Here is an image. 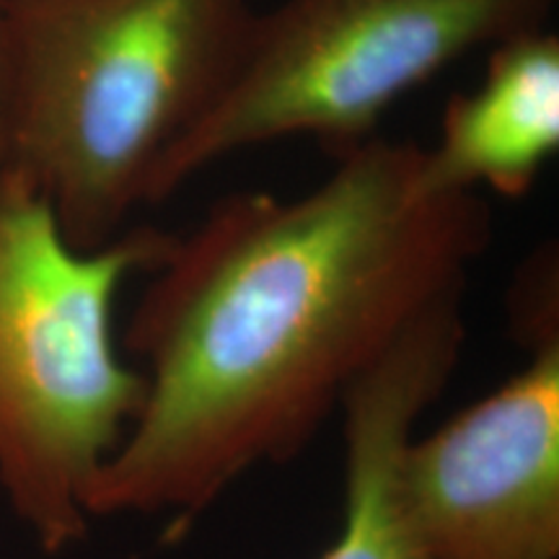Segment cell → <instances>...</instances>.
Returning <instances> with one entry per match:
<instances>
[{
	"label": "cell",
	"mask_w": 559,
	"mask_h": 559,
	"mask_svg": "<svg viewBox=\"0 0 559 559\" xmlns=\"http://www.w3.org/2000/svg\"><path fill=\"white\" fill-rule=\"evenodd\" d=\"M300 198L215 202L151 270L124 347L145 400L88 515L166 519L179 539L260 466L306 449L366 370L466 288L492 218L425 181L423 145L368 138Z\"/></svg>",
	"instance_id": "1"
},
{
	"label": "cell",
	"mask_w": 559,
	"mask_h": 559,
	"mask_svg": "<svg viewBox=\"0 0 559 559\" xmlns=\"http://www.w3.org/2000/svg\"><path fill=\"white\" fill-rule=\"evenodd\" d=\"M251 0H0L5 166L62 234H122L169 151L228 79Z\"/></svg>",
	"instance_id": "2"
},
{
	"label": "cell",
	"mask_w": 559,
	"mask_h": 559,
	"mask_svg": "<svg viewBox=\"0 0 559 559\" xmlns=\"http://www.w3.org/2000/svg\"><path fill=\"white\" fill-rule=\"evenodd\" d=\"M171 241L138 226L73 247L50 202L0 171V492L47 555L86 539L91 487L143 407L145 376L115 345V304Z\"/></svg>",
	"instance_id": "3"
},
{
	"label": "cell",
	"mask_w": 559,
	"mask_h": 559,
	"mask_svg": "<svg viewBox=\"0 0 559 559\" xmlns=\"http://www.w3.org/2000/svg\"><path fill=\"white\" fill-rule=\"evenodd\" d=\"M557 0H285L257 13L215 99L158 166L151 205L207 166L309 135L342 153L373 138L440 70L536 29Z\"/></svg>",
	"instance_id": "4"
},
{
	"label": "cell",
	"mask_w": 559,
	"mask_h": 559,
	"mask_svg": "<svg viewBox=\"0 0 559 559\" xmlns=\"http://www.w3.org/2000/svg\"><path fill=\"white\" fill-rule=\"evenodd\" d=\"M449 423L404 440L391 489L428 559H559V332Z\"/></svg>",
	"instance_id": "5"
},
{
	"label": "cell",
	"mask_w": 559,
	"mask_h": 559,
	"mask_svg": "<svg viewBox=\"0 0 559 559\" xmlns=\"http://www.w3.org/2000/svg\"><path fill=\"white\" fill-rule=\"evenodd\" d=\"M466 340L464 290L412 321L349 386L342 412L340 528L319 559H428L409 539L391 489L394 459L451 381Z\"/></svg>",
	"instance_id": "6"
},
{
	"label": "cell",
	"mask_w": 559,
	"mask_h": 559,
	"mask_svg": "<svg viewBox=\"0 0 559 559\" xmlns=\"http://www.w3.org/2000/svg\"><path fill=\"white\" fill-rule=\"evenodd\" d=\"M559 148V37L547 26L489 47L479 86L451 96L423 145L432 190L523 198Z\"/></svg>",
	"instance_id": "7"
},
{
	"label": "cell",
	"mask_w": 559,
	"mask_h": 559,
	"mask_svg": "<svg viewBox=\"0 0 559 559\" xmlns=\"http://www.w3.org/2000/svg\"><path fill=\"white\" fill-rule=\"evenodd\" d=\"M5 169V86H3V45H0V171Z\"/></svg>",
	"instance_id": "8"
}]
</instances>
